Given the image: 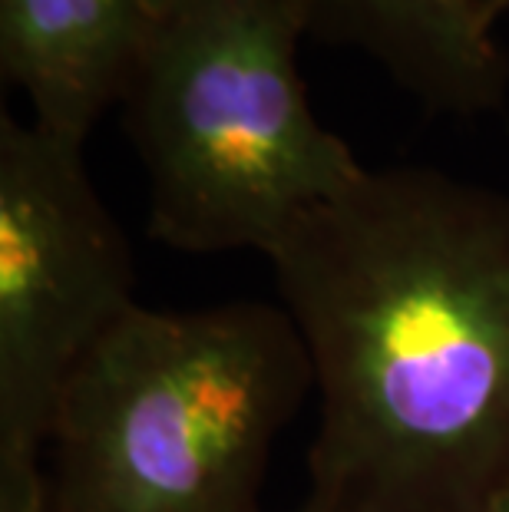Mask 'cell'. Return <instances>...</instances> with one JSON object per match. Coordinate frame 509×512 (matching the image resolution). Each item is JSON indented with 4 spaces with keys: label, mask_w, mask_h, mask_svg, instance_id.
Segmentation results:
<instances>
[{
    "label": "cell",
    "mask_w": 509,
    "mask_h": 512,
    "mask_svg": "<svg viewBox=\"0 0 509 512\" xmlns=\"http://www.w3.org/2000/svg\"><path fill=\"white\" fill-rule=\"evenodd\" d=\"M318 394L311 512H483L509 483V192L364 169L268 252Z\"/></svg>",
    "instance_id": "1"
},
{
    "label": "cell",
    "mask_w": 509,
    "mask_h": 512,
    "mask_svg": "<svg viewBox=\"0 0 509 512\" xmlns=\"http://www.w3.org/2000/svg\"><path fill=\"white\" fill-rule=\"evenodd\" d=\"M314 390L281 304H136L83 357L50 433L57 512H262L268 460Z\"/></svg>",
    "instance_id": "2"
},
{
    "label": "cell",
    "mask_w": 509,
    "mask_h": 512,
    "mask_svg": "<svg viewBox=\"0 0 509 512\" xmlns=\"http://www.w3.org/2000/svg\"><path fill=\"white\" fill-rule=\"evenodd\" d=\"M288 0H179L129 73L123 126L149 235L189 255L268 252L367 166L321 123Z\"/></svg>",
    "instance_id": "3"
},
{
    "label": "cell",
    "mask_w": 509,
    "mask_h": 512,
    "mask_svg": "<svg viewBox=\"0 0 509 512\" xmlns=\"http://www.w3.org/2000/svg\"><path fill=\"white\" fill-rule=\"evenodd\" d=\"M133 285L83 146L0 116V456L47 450L70 377L139 304Z\"/></svg>",
    "instance_id": "4"
},
{
    "label": "cell",
    "mask_w": 509,
    "mask_h": 512,
    "mask_svg": "<svg viewBox=\"0 0 509 512\" xmlns=\"http://www.w3.org/2000/svg\"><path fill=\"white\" fill-rule=\"evenodd\" d=\"M179 0H0V76L30 119L86 143Z\"/></svg>",
    "instance_id": "5"
},
{
    "label": "cell",
    "mask_w": 509,
    "mask_h": 512,
    "mask_svg": "<svg viewBox=\"0 0 509 512\" xmlns=\"http://www.w3.org/2000/svg\"><path fill=\"white\" fill-rule=\"evenodd\" d=\"M305 37L374 60L433 116L500 113L509 57L483 0H288Z\"/></svg>",
    "instance_id": "6"
},
{
    "label": "cell",
    "mask_w": 509,
    "mask_h": 512,
    "mask_svg": "<svg viewBox=\"0 0 509 512\" xmlns=\"http://www.w3.org/2000/svg\"><path fill=\"white\" fill-rule=\"evenodd\" d=\"M43 453L0 456V512H57Z\"/></svg>",
    "instance_id": "7"
},
{
    "label": "cell",
    "mask_w": 509,
    "mask_h": 512,
    "mask_svg": "<svg viewBox=\"0 0 509 512\" xmlns=\"http://www.w3.org/2000/svg\"><path fill=\"white\" fill-rule=\"evenodd\" d=\"M483 14H486V20L496 27L500 20L509 14V0H483Z\"/></svg>",
    "instance_id": "8"
},
{
    "label": "cell",
    "mask_w": 509,
    "mask_h": 512,
    "mask_svg": "<svg viewBox=\"0 0 509 512\" xmlns=\"http://www.w3.org/2000/svg\"><path fill=\"white\" fill-rule=\"evenodd\" d=\"M483 512H509V483L500 489V493H496L490 503H486V509Z\"/></svg>",
    "instance_id": "9"
},
{
    "label": "cell",
    "mask_w": 509,
    "mask_h": 512,
    "mask_svg": "<svg viewBox=\"0 0 509 512\" xmlns=\"http://www.w3.org/2000/svg\"><path fill=\"white\" fill-rule=\"evenodd\" d=\"M301 512H311V509H308V506H305V509H301Z\"/></svg>",
    "instance_id": "10"
}]
</instances>
